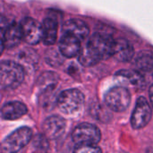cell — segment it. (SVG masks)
<instances>
[{
  "label": "cell",
  "mask_w": 153,
  "mask_h": 153,
  "mask_svg": "<svg viewBox=\"0 0 153 153\" xmlns=\"http://www.w3.org/2000/svg\"><path fill=\"white\" fill-rule=\"evenodd\" d=\"M25 70L15 61L4 60L0 64V84L2 90H14L24 80Z\"/></svg>",
  "instance_id": "cell-1"
},
{
  "label": "cell",
  "mask_w": 153,
  "mask_h": 153,
  "mask_svg": "<svg viewBox=\"0 0 153 153\" xmlns=\"http://www.w3.org/2000/svg\"><path fill=\"white\" fill-rule=\"evenodd\" d=\"M56 105L62 113L68 116H74L82 110L84 96L77 89H68L57 96Z\"/></svg>",
  "instance_id": "cell-2"
},
{
  "label": "cell",
  "mask_w": 153,
  "mask_h": 153,
  "mask_svg": "<svg viewBox=\"0 0 153 153\" xmlns=\"http://www.w3.org/2000/svg\"><path fill=\"white\" fill-rule=\"evenodd\" d=\"M31 139V129L27 126L20 127L4 139L1 143V150L4 152H17L24 148L30 142Z\"/></svg>",
  "instance_id": "cell-3"
},
{
  "label": "cell",
  "mask_w": 153,
  "mask_h": 153,
  "mask_svg": "<svg viewBox=\"0 0 153 153\" xmlns=\"http://www.w3.org/2000/svg\"><path fill=\"white\" fill-rule=\"evenodd\" d=\"M101 139L100 129L89 123L77 126L72 133V140L75 146L97 145Z\"/></svg>",
  "instance_id": "cell-4"
},
{
  "label": "cell",
  "mask_w": 153,
  "mask_h": 153,
  "mask_svg": "<svg viewBox=\"0 0 153 153\" xmlns=\"http://www.w3.org/2000/svg\"><path fill=\"white\" fill-rule=\"evenodd\" d=\"M104 101L112 111L123 112L126 110L131 102V93L124 86L111 88L105 94Z\"/></svg>",
  "instance_id": "cell-5"
},
{
  "label": "cell",
  "mask_w": 153,
  "mask_h": 153,
  "mask_svg": "<svg viewBox=\"0 0 153 153\" xmlns=\"http://www.w3.org/2000/svg\"><path fill=\"white\" fill-rule=\"evenodd\" d=\"M101 57V59H107L113 56L116 39L108 33L106 32H95L87 42Z\"/></svg>",
  "instance_id": "cell-6"
},
{
  "label": "cell",
  "mask_w": 153,
  "mask_h": 153,
  "mask_svg": "<svg viewBox=\"0 0 153 153\" xmlns=\"http://www.w3.org/2000/svg\"><path fill=\"white\" fill-rule=\"evenodd\" d=\"M1 52L4 51V48H12L18 46L23 39L20 24L15 22L4 24L3 18L1 21Z\"/></svg>",
  "instance_id": "cell-7"
},
{
  "label": "cell",
  "mask_w": 153,
  "mask_h": 153,
  "mask_svg": "<svg viewBox=\"0 0 153 153\" xmlns=\"http://www.w3.org/2000/svg\"><path fill=\"white\" fill-rule=\"evenodd\" d=\"M152 109L143 97H140L135 104L131 117V125L134 129H142L145 127L152 119Z\"/></svg>",
  "instance_id": "cell-8"
},
{
  "label": "cell",
  "mask_w": 153,
  "mask_h": 153,
  "mask_svg": "<svg viewBox=\"0 0 153 153\" xmlns=\"http://www.w3.org/2000/svg\"><path fill=\"white\" fill-rule=\"evenodd\" d=\"M22 39L30 45H36L42 40V26L31 17H25L20 22Z\"/></svg>",
  "instance_id": "cell-9"
},
{
  "label": "cell",
  "mask_w": 153,
  "mask_h": 153,
  "mask_svg": "<svg viewBox=\"0 0 153 153\" xmlns=\"http://www.w3.org/2000/svg\"><path fill=\"white\" fill-rule=\"evenodd\" d=\"M134 69L145 83L153 82V55L150 52H140L134 63Z\"/></svg>",
  "instance_id": "cell-10"
},
{
  "label": "cell",
  "mask_w": 153,
  "mask_h": 153,
  "mask_svg": "<svg viewBox=\"0 0 153 153\" xmlns=\"http://www.w3.org/2000/svg\"><path fill=\"white\" fill-rule=\"evenodd\" d=\"M43 134L50 140L61 137L65 129V120L59 116H50L47 117L42 125Z\"/></svg>",
  "instance_id": "cell-11"
},
{
  "label": "cell",
  "mask_w": 153,
  "mask_h": 153,
  "mask_svg": "<svg viewBox=\"0 0 153 153\" xmlns=\"http://www.w3.org/2000/svg\"><path fill=\"white\" fill-rule=\"evenodd\" d=\"M58 48L62 55L65 57L68 58L76 56L77 55H79L82 49L80 39L67 33H64V35L61 37Z\"/></svg>",
  "instance_id": "cell-12"
},
{
  "label": "cell",
  "mask_w": 153,
  "mask_h": 153,
  "mask_svg": "<svg viewBox=\"0 0 153 153\" xmlns=\"http://www.w3.org/2000/svg\"><path fill=\"white\" fill-rule=\"evenodd\" d=\"M63 32L73 35L80 40L85 39L90 34V29L82 20L74 18L66 21L63 25Z\"/></svg>",
  "instance_id": "cell-13"
},
{
  "label": "cell",
  "mask_w": 153,
  "mask_h": 153,
  "mask_svg": "<svg viewBox=\"0 0 153 153\" xmlns=\"http://www.w3.org/2000/svg\"><path fill=\"white\" fill-rule=\"evenodd\" d=\"M27 113V107L21 101H9L1 108V117L4 120H16Z\"/></svg>",
  "instance_id": "cell-14"
},
{
  "label": "cell",
  "mask_w": 153,
  "mask_h": 153,
  "mask_svg": "<svg viewBox=\"0 0 153 153\" xmlns=\"http://www.w3.org/2000/svg\"><path fill=\"white\" fill-rule=\"evenodd\" d=\"M113 56L119 62H128L134 56V47L126 39H117Z\"/></svg>",
  "instance_id": "cell-15"
},
{
  "label": "cell",
  "mask_w": 153,
  "mask_h": 153,
  "mask_svg": "<svg viewBox=\"0 0 153 153\" xmlns=\"http://www.w3.org/2000/svg\"><path fill=\"white\" fill-rule=\"evenodd\" d=\"M42 42L47 46L56 43L57 39V21L54 17H46L42 22Z\"/></svg>",
  "instance_id": "cell-16"
},
{
  "label": "cell",
  "mask_w": 153,
  "mask_h": 153,
  "mask_svg": "<svg viewBox=\"0 0 153 153\" xmlns=\"http://www.w3.org/2000/svg\"><path fill=\"white\" fill-rule=\"evenodd\" d=\"M58 75L55 72L46 71L38 77L36 82L37 88L40 93L53 91L58 83Z\"/></svg>",
  "instance_id": "cell-17"
},
{
  "label": "cell",
  "mask_w": 153,
  "mask_h": 153,
  "mask_svg": "<svg viewBox=\"0 0 153 153\" xmlns=\"http://www.w3.org/2000/svg\"><path fill=\"white\" fill-rule=\"evenodd\" d=\"M99 54L87 43L79 53V62L83 66H92L101 61Z\"/></svg>",
  "instance_id": "cell-18"
},
{
  "label": "cell",
  "mask_w": 153,
  "mask_h": 153,
  "mask_svg": "<svg viewBox=\"0 0 153 153\" xmlns=\"http://www.w3.org/2000/svg\"><path fill=\"white\" fill-rule=\"evenodd\" d=\"M39 56L37 52L30 48H26L20 51L18 55V63L22 65V66L26 69H34L38 65Z\"/></svg>",
  "instance_id": "cell-19"
},
{
  "label": "cell",
  "mask_w": 153,
  "mask_h": 153,
  "mask_svg": "<svg viewBox=\"0 0 153 153\" xmlns=\"http://www.w3.org/2000/svg\"><path fill=\"white\" fill-rule=\"evenodd\" d=\"M116 77L126 82L127 84H131L137 87H141L146 84L142 76L135 70H120L116 73Z\"/></svg>",
  "instance_id": "cell-20"
},
{
  "label": "cell",
  "mask_w": 153,
  "mask_h": 153,
  "mask_svg": "<svg viewBox=\"0 0 153 153\" xmlns=\"http://www.w3.org/2000/svg\"><path fill=\"white\" fill-rule=\"evenodd\" d=\"M64 56L60 52L59 48H48L45 53V60L48 65L53 67L60 66L64 62Z\"/></svg>",
  "instance_id": "cell-21"
},
{
  "label": "cell",
  "mask_w": 153,
  "mask_h": 153,
  "mask_svg": "<svg viewBox=\"0 0 153 153\" xmlns=\"http://www.w3.org/2000/svg\"><path fill=\"white\" fill-rule=\"evenodd\" d=\"M109 110H111L109 108L107 109L103 105L97 103L92 105L91 108V113L97 120L106 123L111 118V114Z\"/></svg>",
  "instance_id": "cell-22"
},
{
  "label": "cell",
  "mask_w": 153,
  "mask_h": 153,
  "mask_svg": "<svg viewBox=\"0 0 153 153\" xmlns=\"http://www.w3.org/2000/svg\"><path fill=\"white\" fill-rule=\"evenodd\" d=\"M32 147L38 152H47L49 148L48 138L45 134H37L32 139Z\"/></svg>",
  "instance_id": "cell-23"
},
{
  "label": "cell",
  "mask_w": 153,
  "mask_h": 153,
  "mask_svg": "<svg viewBox=\"0 0 153 153\" xmlns=\"http://www.w3.org/2000/svg\"><path fill=\"white\" fill-rule=\"evenodd\" d=\"M75 152L88 153V152H101V149L97 145H84V146H75L74 150Z\"/></svg>",
  "instance_id": "cell-24"
},
{
  "label": "cell",
  "mask_w": 153,
  "mask_h": 153,
  "mask_svg": "<svg viewBox=\"0 0 153 153\" xmlns=\"http://www.w3.org/2000/svg\"><path fill=\"white\" fill-rule=\"evenodd\" d=\"M149 96H150V100H151V104L153 108V84H152V86L150 87L149 90Z\"/></svg>",
  "instance_id": "cell-25"
}]
</instances>
